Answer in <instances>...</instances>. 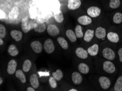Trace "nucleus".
<instances>
[{
	"label": "nucleus",
	"instance_id": "obj_21",
	"mask_svg": "<svg viewBox=\"0 0 122 91\" xmlns=\"http://www.w3.org/2000/svg\"><path fill=\"white\" fill-rule=\"evenodd\" d=\"M34 29L36 32L42 33L47 29V27L44 23H36L34 25Z\"/></svg>",
	"mask_w": 122,
	"mask_h": 91
},
{
	"label": "nucleus",
	"instance_id": "obj_23",
	"mask_svg": "<svg viewBox=\"0 0 122 91\" xmlns=\"http://www.w3.org/2000/svg\"><path fill=\"white\" fill-rule=\"evenodd\" d=\"M8 53L12 56H15L19 53V50L15 45L14 44H11L8 47Z\"/></svg>",
	"mask_w": 122,
	"mask_h": 91
},
{
	"label": "nucleus",
	"instance_id": "obj_3",
	"mask_svg": "<svg viewBox=\"0 0 122 91\" xmlns=\"http://www.w3.org/2000/svg\"><path fill=\"white\" fill-rule=\"evenodd\" d=\"M87 14L91 18H95L99 16L101 14V9L97 6H92L87 9Z\"/></svg>",
	"mask_w": 122,
	"mask_h": 91
},
{
	"label": "nucleus",
	"instance_id": "obj_13",
	"mask_svg": "<svg viewBox=\"0 0 122 91\" xmlns=\"http://www.w3.org/2000/svg\"><path fill=\"white\" fill-rule=\"evenodd\" d=\"M72 81L75 85H79L82 82V77L80 73L74 72L72 74Z\"/></svg>",
	"mask_w": 122,
	"mask_h": 91
},
{
	"label": "nucleus",
	"instance_id": "obj_22",
	"mask_svg": "<svg viewBox=\"0 0 122 91\" xmlns=\"http://www.w3.org/2000/svg\"><path fill=\"white\" fill-rule=\"evenodd\" d=\"M66 36L71 42H75L77 40V37L75 32L71 29H68L66 31Z\"/></svg>",
	"mask_w": 122,
	"mask_h": 91
},
{
	"label": "nucleus",
	"instance_id": "obj_7",
	"mask_svg": "<svg viewBox=\"0 0 122 91\" xmlns=\"http://www.w3.org/2000/svg\"><path fill=\"white\" fill-rule=\"evenodd\" d=\"M16 67H17V63L14 59H11L8 62L7 66V73L10 75H13L15 73L16 71Z\"/></svg>",
	"mask_w": 122,
	"mask_h": 91
},
{
	"label": "nucleus",
	"instance_id": "obj_24",
	"mask_svg": "<svg viewBox=\"0 0 122 91\" xmlns=\"http://www.w3.org/2000/svg\"><path fill=\"white\" fill-rule=\"evenodd\" d=\"M15 75L16 78L21 81V82L23 83H25L26 82V79L25 74L21 70L19 69L16 70L15 73Z\"/></svg>",
	"mask_w": 122,
	"mask_h": 91
},
{
	"label": "nucleus",
	"instance_id": "obj_34",
	"mask_svg": "<svg viewBox=\"0 0 122 91\" xmlns=\"http://www.w3.org/2000/svg\"><path fill=\"white\" fill-rule=\"evenodd\" d=\"M56 80L53 77H51L49 79V83L50 86L52 88H55L57 87V82Z\"/></svg>",
	"mask_w": 122,
	"mask_h": 91
},
{
	"label": "nucleus",
	"instance_id": "obj_26",
	"mask_svg": "<svg viewBox=\"0 0 122 91\" xmlns=\"http://www.w3.org/2000/svg\"><path fill=\"white\" fill-rule=\"evenodd\" d=\"M57 41H58L59 44L60 45V46L62 48V49L64 50H66L68 49V45L67 42L65 40V39L63 37H59V38L57 39Z\"/></svg>",
	"mask_w": 122,
	"mask_h": 91
},
{
	"label": "nucleus",
	"instance_id": "obj_25",
	"mask_svg": "<svg viewBox=\"0 0 122 91\" xmlns=\"http://www.w3.org/2000/svg\"><path fill=\"white\" fill-rule=\"evenodd\" d=\"M78 69L79 72L83 74H86L89 72V67L87 64L84 63H81L79 64Z\"/></svg>",
	"mask_w": 122,
	"mask_h": 91
},
{
	"label": "nucleus",
	"instance_id": "obj_32",
	"mask_svg": "<svg viewBox=\"0 0 122 91\" xmlns=\"http://www.w3.org/2000/svg\"><path fill=\"white\" fill-rule=\"evenodd\" d=\"M121 5L120 0H110L109 6L112 9H117Z\"/></svg>",
	"mask_w": 122,
	"mask_h": 91
},
{
	"label": "nucleus",
	"instance_id": "obj_37",
	"mask_svg": "<svg viewBox=\"0 0 122 91\" xmlns=\"http://www.w3.org/2000/svg\"><path fill=\"white\" fill-rule=\"evenodd\" d=\"M35 88H34V87H28V88H27V89H26V91H35Z\"/></svg>",
	"mask_w": 122,
	"mask_h": 91
},
{
	"label": "nucleus",
	"instance_id": "obj_2",
	"mask_svg": "<svg viewBox=\"0 0 122 91\" xmlns=\"http://www.w3.org/2000/svg\"><path fill=\"white\" fill-rule=\"evenodd\" d=\"M102 56L104 58L110 61H112L115 58L116 54L114 51L110 48H105L103 49Z\"/></svg>",
	"mask_w": 122,
	"mask_h": 91
},
{
	"label": "nucleus",
	"instance_id": "obj_6",
	"mask_svg": "<svg viewBox=\"0 0 122 91\" xmlns=\"http://www.w3.org/2000/svg\"><path fill=\"white\" fill-rule=\"evenodd\" d=\"M99 82L101 87L103 90L108 89L110 87L111 84L110 80L108 77H103V76L100 77L99 79Z\"/></svg>",
	"mask_w": 122,
	"mask_h": 91
},
{
	"label": "nucleus",
	"instance_id": "obj_11",
	"mask_svg": "<svg viewBox=\"0 0 122 91\" xmlns=\"http://www.w3.org/2000/svg\"><path fill=\"white\" fill-rule=\"evenodd\" d=\"M76 55L79 58L86 59L88 57V53L86 50H85L82 48H77L75 51Z\"/></svg>",
	"mask_w": 122,
	"mask_h": 91
},
{
	"label": "nucleus",
	"instance_id": "obj_27",
	"mask_svg": "<svg viewBox=\"0 0 122 91\" xmlns=\"http://www.w3.org/2000/svg\"><path fill=\"white\" fill-rule=\"evenodd\" d=\"M115 91H122V77L120 76L118 77L114 86Z\"/></svg>",
	"mask_w": 122,
	"mask_h": 91
},
{
	"label": "nucleus",
	"instance_id": "obj_35",
	"mask_svg": "<svg viewBox=\"0 0 122 91\" xmlns=\"http://www.w3.org/2000/svg\"><path fill=\"white\" fill-rule=\"evenodd\" d=\"M6 34V30L5 28L2 24L0 25V37L2 38H5Z\"/></svg>",
	"mask_w": 122,
	"mask_h": 91
},
{
	"label": "nucleus",
	"instance_id": "obj_20",
	"mask_svg": "<svg viewBox=\"0 0 122 91\" xmlns=\"http://www.w3.org/2000/svg\"><path fill=\"white\" fill-rule=\"evenodd\" d=\"M99 45L97 44H94L93 45L90 46L89 48H88L87 51L89 55L92 56H95L97 55L98 53H99Z\"/></svg>",
	"mask_w": 122,
	"mask_h": 91
},
{
	"label": "nucleus",
	"instance_id": "obj_1",
	"mask_svg": "<svg viewBox=\"0 0 122 91\" xmlns=\"http://www.w3.org/2000/svg\"><path fill=\"white\" fill-rule=\"evenodd\" d=\"M35 24L32 21H30L27 18H24L21 23V27L22 31L25 33H28L31 29H34Z\"/></svg>",
	"mask_w": 122,
	"mask_h": 91
},
{
	"label": "nucleus",
	"instance_id": "obj_39",
	"mask_svg": "<svg viewBox=\"0 0 122 91\" xmlns=\"http://www.w3.org/2000/svg\"><path fill=\"white\" fill-rule=\"evenodd\" d=\"M3 82V80H2V78L1 77H0V85H2V83Z\"/></svg>",
	"mask_w": 122,
	"mask_h": 91
},
{
	"label": "nucleus",
	"instance_id": "obj_10",
	"mask_svg": "<svg viewBox=\"0 0 122 91\" xmlns=\"http://www.w3.org/2000/svg\"><path fill=\"white\" fill-rule=\"evenodd\" d=\"M31 49H32L35 53H40L42 52L43 49V46L39 41H34L30 44Z\"/></svg>",
	"mask_w": 122,
	"mask_h": 91
},
{
	"label": "nucleus",
	"instance_id": "obj_40",
	"mask_svg": "<svg viewBox=\"0 0 122 91\" xmlns=\"http://www.w3.org/2000/svg\"><path fill=\"white\" fill-rule=\"evenodd\" d=\"M68 91H77L78 90H76V89H71V90H70Z\"/></svg>",
	"mask_w": 122,
	"mask_h": 91
},
{
	"label": "nucleus",
	"instance_id": "obj_30",
	"mask_svg": "<svg viewBox=\"0 0 122 91\" xmlns=\"http://www.w3.org/2000/svg\"><path fill=\"white\" fill-rule=\"evenodd\" d=\"M52 76L57 81H59L63 77V73L60 69H57L56 72L52 73Z\"/></svg>",
	"mask_w": 122,
	"mask_h": 91
},
{
	"label": "nucleus",
	"instance_id": "obj_33",
	"mask_svg": "<svg viewBox=\"0 0 122 91\" xmlns=\"http://www.w3.org/2000/svg\"><path fill=\"white\" fill-rule=\"evenodd\" d=\"M54 19L57 23H61L64 21V15L60 11L57 14L54 15Z\"/></svg>",
	"mask_w": 122,
	"mask_h": 91
},
{
	"label": "nucleus",
	"instance_id": "obj_16",
	"mask_svg": "<svg viewBox=\"0 0 122 91\" xmlns=\"http://www.w3.org/2000/svg\"><path fill=\"white\" fill-rule=\"evenodd\" d=\"M107 38L109 41L113 43H117L119 40V37L117 33L110 32L107 34Z\"/></svg>",
	"mask_w": 122,
	"mask_h": 91
},
{
	"label": "nucleus",
	"instance_id": "obj_31",
	"mask_svg": "<svg viewBox=\"0 0 122 91\" xmlns=\"http://www.w3.org/2000/svg\"><path fill=\"white\" fill-rule=\"evenodd\" d=\"M75 33L78 38H82L84 37V33L83 32L82 28L81 25H77L75 27Z\"/></svg>",
	"mask_w": 122,
	"mask_h": 91
},
{
	"label": "nucleus",
	"instance_id": "obj_17",
	"mask_svg": "<svg viewBox=\"0 0 122 91\" xmlns=\"http://www.w3.org/2000/svg\"><path fill=\"white\" fill-rule=\"evenodd\" d=\"M19 14V9L17 7L14 6L9 13L8 18L11 20H15L18 18Z\"/></svg>",
	"mask_w": 122,
	"mask_h": 91
},
{
	"label": "nucleus",
	"instance_id": "obj_4",
	"mask_svg": "<svg viewBox=\"0 0 122 91\" xmlns=\"http://www.w3.org/2000/svg\"><path fill=\"white\" fill-rule=\"evenodd\" d=\"M43 48L46 53L48 54L53 53L55 50V46L52 40L50 39H48L44 43Z\"/></svg>",
	"mask_w": 122,
	"mask_h": 91
},
{
	"label": "nucleus",
	"instance_id": "obj_15",
	"mask_svg": "<svg viewBox=\"0 0 122 91\" xmlns=\"http://www.w3.org/2000/svg\"><path fill=\"white\" fill-rule=\"evenodd\" d=\"M10 34L12 38L16 42L20 41L22 39V38H23V33H22V32L19 31L15 30V29L11 31Z\"/></svg>",
	"mask_w": 122,
	"mask_h": 91
},
{
	"label": "nucleus",
	"instance_id": "obj_5",
	"mask_svg": "<svg viewBox=\"0 0 122 91\" xmlns=\"http://www.w3.org/2000/svg\"><path fill=\"white\" fill-rule=\"evenodd\" d=\"M103 69L106 73L112 74L116 71V67L110 60L106 61L103 63Z\"/></svg>",
	"mask_w": 122,
	"mask_h": 91
},
{
	"label": "nucleus",
	"instance_id": "obj_38",
	"mask_svg": "<svg viewBox=\"0 0 122 91\" xmlns=\"http://www.w3.org/2000/svg\"><path fill=\"white\" fill-rule=\"evenodd\" d=\"M3 44V41L2 40V38H0V45H2Z\"/></svg>",
	"mask_w": 122,
	"mask_h": 91
},
{
	"label": "nucleus",
	"instance_id": "obj_14",
	"mask_svg": "<svg viewBox=\"0 0 122 91\" xmlns=\"http://www.w3.org/2000/svg\"><path fill=\"white\" fill-rule=\"evenodd\" d=\"M95 36L98 39H103L106 36V31L105 28L98 27L95 30Z\"/></svg>",
	"mask_w": 122,
	"mask_h": 91
},
{
	"label": "nucleus",
	"instance_id": "obj_19",
	"mask_svg": "<svg viewBox=\"0 0 122 91\" xmlns=\"http://www.w3.org/2000/svg\"><path fill=\"white\" fill-rule=\"evenodd\" d=\"M94 34H95V32L93 29H87L85 32L84 37H83L84 40L86 42H90L94 37Z\"/></svg>",
	"mask_w": 122,
	"mask_h": 91
},
{
	"label": "nucleus",
	"instance_id": "obj_29",
	"mask_svg": "<svg viewBox=\"0 0 122 91\" xmlns=\"http://www.w3.org/2000/svg\"><path fill=\"white\" fill-rule=\"evenodd\" d=\"M31 66H32V63H31V61L29 59H26L25 61H24L23 64V71L25 73H27L30 70Z\"/></svg>",
	"mask_w": 122,
	"mask_h": 91
},
{
	"label": "nucleus",
	"instance_id": "obj_8",
	"mask_svg": "<svg viewBox=\"0 0 122 91\" xmlns=\"http://www.w3.org/2000/svg\"><path fill=\"white\" fill-rule=\"evenodd\" d=\"M47 33L49 36L55 37L60 33V30L55 25H49L47 27Z\"/></svg>",
	"mask_w": 122,
	"mask_h": 91
},
{
	"label": "nucleus",
	"instance_id": "obj_9",
	"mask_svg": "<svg viewBox=\"0 0 122 91\" xmlns=\"http://www.w3.org/2000/svg\"><path fill=\"white\" fill-rule=\"evenodd\" d=\"M81 5V0H68L67 7L70 10H76Z\"/></svg>",
	"mask_w": 122,
	"mask_h": 91
},
{
	"label": "nucleus",
	"instance_id": "obj_36",
	"mask_svg": "<svg viewBox=\"0 0 122 91\" xmlns=\"http://www.w3.org/2000/svg\"><path fill=\"white\" fill-rule=\"evenodd\" d=\"M118 55H119V58L120 62L122 63V48H120L118 51Z\"/></svg>",
	"mask_w": 122,
	"mask_h": 91
},
{
	"label": "nucleus",
	"instance_id": "obj_18",
	"mask_svg": "<svg viewBox=\"0 0 122 91\" xmlns=\"http://www.w3.org/2000/svg\"><path fill=\"white\" fill-rule=\"evenodd\" d=\"M30 82L32 87L34 88H37L40 86L39 81H38V77L36 74H32L30 77Z\"/></svg>",
	"mask_w": 122,
	"mask_h": 91
},
{
	"label": "nucleus",
	"instance_id": "obj_12",
	"mask_svg": "<svg viewBox=\"0 0 122 91\" xmlns=\"http://www.w3.org/2000/svg\"><path fill=\"white\" fill-rule=\"evenodd\" d=\"M77 21L79 24H81L82 25H88L89 24H92V19L90 16L87 15H82L79 16L77 19Z\"/></svg>",
	"mask_w": 122,
	"mask_h": 91
},
{
	"label": "nucleus",
	"instance_id": "obj_28",
	"mask_svg": "<svg viewBox=\"0 0 122 91\" xmlns=\"http://www.w3.org/2000/svg\"><path fill=\"white\" fill-rule=\"evenodd\" d=\"M113 21L116 24H119L122 22V14L120 12L116 13L113 17Z\"/></svg>",
	"mask_w": 122,
	"mask_h": 91
}]
</instances>
